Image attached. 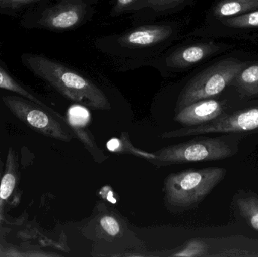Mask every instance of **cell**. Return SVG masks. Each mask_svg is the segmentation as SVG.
<instances>
[{
    "mask_svg": "<svg viewBox=\"0 0 258 257\" xmlns=\"http://www.w3.org/2000/svg\"><path fill=\"white\" fill-rule=\"evenodd\" d=\"M22 60L34 75L68 99L93 110L111 109V104L102 90L64 65L38 54H23Z\"/></svg>",
    "mask_w": 258,
    "mask_h": 257,
    "instance_id": "obj_1",
    "label": "cell"
},
{
    "mask_svg": "<svg viewBox=\"0 0 258 257\" xmlns=\"http://www.w3.org/2000/svg\"><path fill=\"white\" fill-rule=\"evenodd\" d=\"M223 167L188 170L168 175L164 180V205L171 214L195 209L225 178Z\"/></svg>",
    "mask_w": 258,
    "mask_h": 257,
    "instance_id": "obj_2",
    "label": "cell"
},
{
    "mask_svg": "<svg viewBox=\"0 0 258 257\" xmlns=\"http://www.w3.org/2000/svg\"><path fill=\"white\" fill-rule=\"evenodd\" d=\"M236 134H235L236 137ZM233 134L215 137H197L153 152L148 162L158 168L176 164L221 161L237 152L239 138Z\"/></svg>",
    "mask_w": 258,
    "mask_h": 257,
    "instance_id": "obj_3",
    "label": "cell"
},
{
    "mask_svg": "<svg viewBox=\"0 0 258 257\" xmlns=\"http://www.w3.org/2000/svg\"><path fill=\"white\" fill-rule=\"evenodd\" d=\"M245 67L244 62L227 58L202 71L182 89L176 104L175 113L197 101L219 95Z\"/></svg>",
    "mask_w": 258,
    "mask_h": 257,
    "instance_id": "obj_4",
    "label": "cell"
},
{
    "mask_svg": "<svg viewBox=\"0 0 258 257\" xmlns=\"http://www.w3.org/2000/svg\"><path fill=\"white\" fill-rule=\"evenodd\" d=\"M2 100L17 119L36 132L65 143L75 137L67 119L54 110H46L21 96L6 95Z\"/></svg>",
    "mask_w": 258,
    "mask_h": 257,
    "instance_id": "obj_5",
    "label": "cell"
},
{
    "mask_svg": "<svg viewBox=\"0 0 258 257\" xmlns=\"http://www.w3.org/2000/svg\"><path fill=\"white\" fill-rule=\"evenodd\" d=\"M254 134L258 133V106L233 113H225L213 121L194 127H183L166 131L160 139L180 138L209 134Z\"/></svg>",
    "mask_w": 258,
    "mask_h": 257,
    "instance_id": "obj_6",
    "label": "cell"
},
{
    "mask_svg": "<svg viewBox=\"0 0 258 257\" xmlns=\"http://www.w3.org/2000/svg\"><path fill=\"white\" fill-rule=\"evenodd\" d=\"M86 13V6L82 0H63L45 9L39 23L49 30L63 31L79 25Z\"/></svg>",
    "mask_w": 258,
    "mask_h": 257,
    "instance_id": "obj_7",
    "label": "cell"
},
{
    "mask_svg": "<svg viewBox=\"0 0 258 257\" xmlns=\"http://www.w3.org/2000/svg\"><path fill=\"white\" fill-rule=\"evenodd\" d=\"M226 111L224 103L218 100H201L175 113L174 120L184 127L198 126L218 119Z\"/></svg>",
    "mask_w": 258,
    "mask_h": 257,
    "instance_id": "obj_8",
    "label": "cell"
},
{
    "mask_svg": "<svg viewBox=\"0 0 258 257\" xmlns=\"http://www.w3.org/2000/svg\"><path fill=\"white\" fill-rule=\"evenodd\" d=\"M172 33L170 26L148 25L138 27L119 39L123 46L144 48L168 39Z\"/></svg>",
    "mask_w": 258,
    "mask_h": 257,
    "instance_id": "obj_9",
    "label": "cell"
},
{
    "mask_svg": "<svg viewBox=\"0 0 258 257\" xmlns=\"http://www.w3.org/2000/svg\"><path fill=\"white\" fill-rule=\"evenodd\" d=\"M220 50L214 42L196 44L180 48L168 56L166 63L170 67H190Z\"/></svg>",
    "mask_w": 258,
    "mask_h": 257,
    "instance_id": "obj_10",
    "label": "cell"
},
{
    "mask_svg": "<svg viewBox=\"0 0 258 257\" xmlns=\"http://www.w3.org/2000/svg\"><path fill=\"white\" fill-rule=\"evenodd\" d=\"M20 180L18 155L13 148H9L6 157L5 170L0 181V220L3 209L9 198L18 188Z\"/></svg>",
    "mask_w": 258,
    "mask_h": 257,
    "instance_id": "obj_11",
    "label": "cell"
},
{
    "mask_svg": "<svg viewBox=\"0 0 258 257\" xmlns=\"http://www.w3.org/2000/svg\"><path fill=\"white\" fill-rule=\"evenodd\" d=\"M258 10V0H221L215 6L214 15L227 18Z\"/></svg>",
    "mask_w": 258,
    "mask_h": 257,
    "instance_id": "obj_12",
    "label": "cell"
},
{
    "mask_svg": "<svg viewBox=\"0 0 258 257\" xmlns=\"http://www.w3.org/2000/svg\"><path fill=\"white\" fill-rule=\"evenodd\" d=\"M233 82L241 96L258 97V63L243 68Z\"/></svg>",
    "mask_w": 258,
    "mask_h": 257,
    "instance_id": "obj_13",
    "label": "cell"
},
{
    "mask_svg": "<svg viewBox=\"0 0 258 257\" xmlns=\"http://www.w3.org/2000/svg\"><path fill=\"white\" fill-rule=\"evenodd\" d=\"M237 206L242 217L258 232V195L251 192L244 193L237 199Z\"/></svg>",
    "mask_w": 258,
    "mask_h": 257,
    "instance_id": "obj_14",
    "label": "cell"
},
{
    "mask_svg": "<svg viewBox=\"0 0 258 257\" xmlns=\"http://www.w3.org/2000/svg\"><path fill=\"white\" fill-rule=\"evenodd\" d=\"M0 89L10 91V92H14V93L18 94L20 96L27 98V99L39 104L41 107H44L46 110H53L46 104H44L37 97L35 96L28 89H26L18 81H15L1 66H0Z\"/></svg>",
    "mask_w": 258,
    "mask_h": 257,
    "instance_id": "obj_15",
    "label": "cell"
},
{
    "mask_svg": "<svg viewBox=\"0 0 258 257\" xmlns=\"http://www.w3.org/2000/svg\"><path fill=\"white\" fill-rule=\"evenodd\" d=\"M107 147L110 152L130 154V155L147 160V161L153 158V153L144 152L134 147L129 141L128 135L125 132L122 133L120 139L113 138L109 140Z\"/></svg>",
    "mask_w": 258,
    "mask_h": 257,
    "instance_id": "obj_16",
    "label": "cell"
},
{
    "mask_svg": "<svg viewBox=\"0 0 258 257\" xmlns=\"http://www.w3.org/2000/svg\"><path fill=\"white\" fill-rule=\"evenodd\" d=\"M223 23L225 25L233 28L257 27H258V10L226 18Z\"/></svg>",
    "mask_w": 258,
    "mask_h": 257,
    "instance_id": "obj_17",
    "label": "cell"
},
{
    "mask_svg": "<svg viewBox=\"0 0 258 257\" xmlns=\"http://www.w3.org/2000/svg\"><path fill=\"white\" fill-rule=\"evenodd\" d=\"M186 0H145L147 7L156 12H164L183 4Z\"/></svg>",
    "mask_w": 258,
    "mask_h": 257,
    "instance_id": "obj_18",
    "label": "cell"
},
{
    "mask_svg": "<svg viewBox=\"0 0 258 257\" xmlns=\"http://www.w3.org/2000/svg\"><path fill=\"white\" fill-rule=\"evenodd\" d=\"M100 225L103 230L110 236H116L120 233V225L118 220L112 216L107 215L101 217Z\"/></svg>",
    "mask_w": 258,
    "mask_h": 257,
    "instance_id": "obj_19",
    "label": "cell"
},
{
    "mask_svg": "<svg viewBox=\"0 0 258 257\" xmlns=\"http://www.w3.org/2000/svg\"><path fill=\"white\" fill-rule=\"evenodd\" d=\"M207 246L200 241H194L184 250L176 256H204L207 255Z\"/></svg>",
    "mask_w": 258,
    "mask_h": 257,
    "instance_id": "obj_20",
    "label": "cell"
},
{
    "mask_svg": "<svg viewBox=\"0 0 258 257\" xmlns=\"http://www.w3.org/2000/svg\"><path fill=\"white\" fill-rule=\"evenodd\" d=\"M39 0H0L1 8H18Z\"/></svg>",
    "mask_w": 258,
    "mask_h": 257,
    "instance_id": "obj_21",
    "label": "cell"
},
{
    "mask_svg": "<svg viewBox=\"0 0 258 257\" xmlns=\"http://www.w3.org/2000/svg\"><path fill=\"white\" fill-rule=\"evenodd\" d=\"M135 0H116L117 2V6L120 9L127 7L129 5L132 4Z\"/></svg>",
    "mask_w": 258,
    "mask_h": 257,
    "instance_id": "obj_22",
    "label": "cell"
},
{
    "mask_svg": "<svg viewBox=\"0 0 258 257\" xmlns=\"http://www.w3.org/2000/svg\"><path fill=\"white\" fill-rule=\"evenodd\" d=\"M0 221H1V220H0Z\"/></svg>",
    "mask_w": 258,
    "mask_h": 257,
    "instance_id": "obj_23",
    "label": "cell"
}]
</instances>
